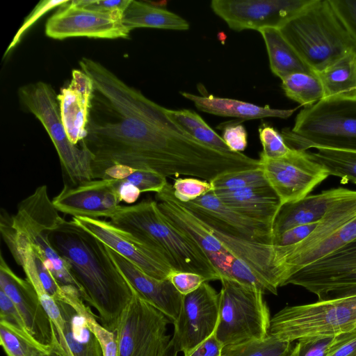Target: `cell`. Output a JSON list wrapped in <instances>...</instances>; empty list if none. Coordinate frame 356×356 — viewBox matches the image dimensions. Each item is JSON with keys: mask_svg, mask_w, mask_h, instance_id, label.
Wrapping results in <instances>:
<instances>
[{"mask_svg": "<svg viewBox=\"0 0 356 356\" xmlns=\"http://www.w3.org/2000/svg\"><path fill=\"white\" fill-rule=\"evenodd\" d=\"M106 99L116 120L89 116L81 145L92 156L93 179L118 164L208 181L255 166V160L241 152L218 151L195 140L170 120L165 108L122 80L109 86Z\"/></svg>", "mask_w": 356, "mask_h": 356, "instance_id": "obj_1", "label": "cell"}, {"mask_svg": "<svg viewBox=\"0 0 356 356\" xmlns=\"http://www.w3.org/2000/svg\"><path fill=\"white\" fill-rule=\"evenodd\" d=\"M49 239L67 262L83 301L98 312L101 324L115 332L134 289L113 259L109 248L72 219L62 222Z\"/></svg>", "mask_w": 356, "mask_h": 356, "instance_id": "obj_2", "label": "cell"}, {"mask_svg": "<svg viewBox=\"0 0 356 356\" xmlns=\"http://www.w3.org/2000/svg\"><path fill=\"white\" fill-rule=\"evenodd\" d=\"M110 219L114 225L145 240L172 270L199 274L207 282L220 280V273L204 252L168 222L157 202L120 205Z\"/></svg>", "mask_w": 356, "mask_h": 356, "instance_id": "obj_3", "label": "cell"}, {"mask_svg": "<svg viewBox=\"0 0 356 356\" xmlns=\"http://www.w3.org/2000/svg\"><path fill=\"white\" fill-rule=\"evenodd\" d=\"M279 29L314 74L356 50V42L337 17L329 0H312Z\"/></svg>", "mask_w": 356, "mask_h": 356, "instance_id": "obj_4", "label": "cell"}, {"mask_svg": "<svg viewBox=\"0 0 356 356\" xmlns=\"http://www.w3.org/2000/svg\"><path fill=\"white\" fill-rule=\"evenodd\" d=\"M291 148L356 152V98L326 97L304 107L292 129L282 131Z\"/></svg>", "mask_w": 356, "mask_h": 356, "instance_id": "obj_5", "label": "cell"}, {"mask_svg": "<svg viewBox=\"0 0 356 356\" xmlns=\"http://www.w3.org/2000/svg\"><path fill=\"white\" fill-rule=\"evenodd\" d=\"M219 316L216 335L224 347L264 339L270 316L264 293L229 278L220 280Z\"/></svg>", "mask_w": 356, "mask_h": 356, "instance_id": "obj_6", "label": "cell"}, {"mask_svg": "<svg viewBox=\"0 0 356 356\" xmlns=\"http://www.w3.org/2000/svg\"><path fill=\"white\" fill-rule=\"evenodd\" d=\"M355 328L356 295L287 306L271 318L268 334L293 342L311 336H334Z\"/></svg>", "mask_w": 356, "mask_h": 356, "instance_id": "obj_7", "label": "cell"}, {"mask_svg": "<svg viewBox=\"0 0 356 356\" xmlns=\"http://www.w3.org/2000/svg\"><path fill=\"white\" fill-rule=\"evenodd\" d=\"M18 95L22 105L46 129L71 185L93 179L92 156L83 145L79 147L70 141L61 120L58 95L51 86L42 81L27 84L19 89Z\"/></svg>", "mask_w": 356, "mask_h": 356, "instance_id": "obj_8", "label": "cell"}, {"mask_svg": "<svg viewBox=\"0 0 356 356\" xmlns=\"http://www.w3.org/2000/svg\"><path fill=\"white\" fill-rule=\"evenodd\" d=\"M170 320L136 291L118 322V356H167L171 347Z\"/></svg>", "mask_w": 356, "mask_h": 356, "instance_id": "obj_9", "label": "cell"}, {"mask_svg": "<svg viewBox=\"0 0 356 356\" xmlns=\"http://www.w3.org/2000/svg\"><path fill=\"white\" fill-rule=\"evenodd\" d=\"M259 160L269 186L282 205L309 195L330 176L327 170L307 151L291 148L284 157L270 159L259 156Z\"/></svg>", "mask_w": 356, "mask_h": 356, "instance_id": "obj_10", "label": "cell"}, {"mask_svg": "<svg viewBox=\"0 0 356 356\" xmlns=\"http://www.w3.org/2000/svg\"><path fill=\"white\" fill-rule=\"evenodd\" d=\"M219 316V293L208 282L182 296L177 319L173 322L171 347L175 353L189 354L216 330Z\"/></svg>", "mask_w": 356, "mask_h": 356, "instance_id": "obj_11", "label": "cell"}, {"mask_svg": "<svg viewBox=\"0 0 356 356\" xmlns=\"http://www.w3.org/2000/svg\"><path fill=\"white\" fill-rule=\"evenodd\" d=\"M312 0H213L211 8L236 31L280 29Z\"/></svg>", "mask_w": 356, "mask_h": 356, "instance_id": "obj_12", "label": "cell"}, {"mask_svg": "<svg viewBox=\"0 0 356 356\" xmlns=\"http://www.w3.org/2000/svg\"><path fill=\"white\" fill-rule=\"evenodd\" d=\"M72 220L145 274L158 280H167L172 270L159 254L137 234L121 229L111 221L86 217H73Z\"/></svg>", "mask_w": 356, "mask_h": 356, "instance_id": "obj_13", "label": "cell"}, {"mask_svg": "<svg viewBox=\"0 0 356 356\" xmlns=\"http://www.w3.org/2000/svg\"><path fill=\"white\" fill-rule=\"evenodd\" d=\"M122 18L121 13L90 10L76 6L70 1L48 19L45 33L58 40L77 36L127 38L130 31L124 26Z\"/></svg>", "mask_w": 356, "mask_h": 356, "instance_id": "obj_14", "label": "cell"}, {"mask_svg": "<svg viewBox=\"0 0 356 356\" xmlns=\"http://www.w3.org/2000/svg\"><path fill=\"white\" fill-rule=\"evenodd\" d=\"M301 286L321 298L325 293L356 286V239L301 268L284 286Z\"/></svg>", "mask_w": 356, "mask_h": 356, "instance_id": "obj_15", "label": "cell"}, {"mask_svg": "<svg viewBox=\"0 0 356 356\" xmlns=\"http://www.w3.org/2000/svg\"><path fill=\"white\" fill-rule=\"evenodd\" d=\"M155 197L168 222L204 252L220 273V280L227 278L234 256L211 230L176 198L172 185L168 183L161 192L156 193Z\"/></svg>", "mask_w": 356, "mask_h": 356, "instance_id": "obj_16", "label": "cell"}, {"mask_svg": "<svg viewBox=\"0 0 356 356\" xmlns=\"http://www.w3.org/2000/svg\"><path fill=\"white\" fill-rule=\"evenodd\" d=\"M181 203L208 227L239 239L273 243L272 225L245 216L224 204L213 192Z\"/></svg>", "mask_w": 356, "mask_h": 356, "instance_id": "obj_17", "label": "cell"}, {"mask_svg": "<svg viewBox=\"0 0 356 356\" xmlns=\"http://www.w3.org/2000/svg\"><path fill=\"white\" fill-rule=\"evenodd\" d=\"M0 289L15 305L31 337L42 348L49 351L57 337L55 326L32 284L15 274L2 254L0 256Z\"/></svg>", "mask_w": 356, "mask_h": 356, "instance_id": "obj_18", "label": "cell"}, {"mask_svg": "<svg viewBox=\"0 0 356 356\" xmlns=\"http://www.w3.org/2000/svg\"><path fill=\"white\" fill-rule=\"evenodd\" d=\"M356 216V191L350 190L334 201L312 232L301 242L289 246L275 245L277 266L282 286L293 274L299 260L337 231L342 225Z\"/></svg>", "mask_w": 356, "mask_h": 356, "instance_id": "obj_19", "label": "cell"}, {"mask_svg": "<svg viewBox=\"0 0 356 356\" xmlns=\"http://www.w3.org/2000/svg\"><path fill=\"white\" fill-rule=\"evenodd\" d=\"M52 202L59 212L95 219L111 218L121 202L115 179H103L65 185Z\"/></svg>", "mask_w": 356, "mask_h": 356, "instance_id": "obj_20", "label": "cell"}, {"mask_svg": "<svg viewBox=\"0 0 356 356\" xmlns=\"http://www.w3.org/2000/svg\"><path fill=\"white\" fill-rule=\"evenodd\" d=\"M109 252L134 291L172 323L175 322L179 314L182 295L170 281L154 278L112 249L109 248Z\"/></svg>", "mask_w": 356, "mask_h": 356, "instance_id": "obj_21", "label": "cell"}, {"mask_svg": "<svg viewBox=\"0 0 356 356\" xmlns=\"http://www.w3.org/2000/svg\"><path fill=\"white\" fill-rule=\"evenodd\" d=\"M208 228L234 257L245 262L268 285L271 293L277 294L282 280L277 267L274 245L239 239Z\"/></svg>", "mask_w": 356, "mask_h": 356, "instance_id": "obj_22", "label": "cell"}, {"mask_svg": "<svg viewBox=\"0 0 356 356\" xmlns=\"http://www.w3.org/2000/svg\"><path fill=\"white\" fill-rule=\"evenodd\" d=\"M348 191L333 188L282 205L273 223L274 237L294 227L318 222L330 204Z\"/></svg>", "mask_w": 356, "mask_h": 356, "instance_id": "obj_23", "label": "cell"}, {"mask_svg": "<svg viewBox=\"0 0 356 356\" xmlns=\"http://www.w3.org/2000/svg\"><path fill=\"white\" fill-rule=\"evenodd\" d=\"M181 95L191 101L199 110L212 115L222 117H232L241 120H254L266 118L286 119L297 110L278 109L268 105L261 106L243 101L208 95H197L187 92Z\"/></svg>", "mask_w": 356, "mask_h": 356, "instance_id": "obj_24", "label": "cell"}, {"mask_svg": "<svg viewBox=\"0 0 356 356\" xmlns=\"http://www.w3.org/2000/svg\"><path fill=\"white\" fill-rule=\"evenodd\" d=\"M224 204L252 220L273 226L282 207L268 186L235 191H212Z\"/></svg>", "mask_w": 356, "mask_h": 356, "instance_id": "obj_25", "label": "cell"}, {"mask_svg": "<svg viewBox=\"0 0 356 356\" xmlns=\"http://www.w3.org/2000/svg\"><path fill=\"white\" fill-rule=\"evenodd\" d=\"M92 96L79 92L70 84L57 95L63 124L70 141L76 145L87 136V125Z\"/></svg>", "mask_w": 356, "mask_h": 356, "instance_id": "obj_26", "label": "cell"}, {"mask_svg": "<svg viewBox=\"0 0 356 356\" xmlns=\"http://www.w3.org/2000/svg\"><path fill=\"white\" fill-rule=\"evenodd\" d=\"M122 23L129 30L153 28L175 31L189 29L188 22L181 16L145 2L131 0L122 14Z\"/></svg>", "mask_w": 356, "mask_h": 356, "instance_id": "obj_27", "label": "cell"}, {"mask_svg": "<svg viewBox=\"0 0 356 356\" xmlns=\"http://www.w3.org/2000/svg\"><path fill=\"white\" fill-rule=\"evenodd\" d=\"M266 44L272 72L280 79L297 72L313 73L285 39L279 29L259 31Z\"/></svg>", "mask_w": 356, "mask_h": 356, "instance_id": "obj_28", "label": "cell"}, {"mask_svg": "<svg viewBox=\"0 0 356 356\" xmlns=\"http://www.w3.org/2000/svg\"><path fill=\"white\" fill-rule=\"evenodd\" d=\"M324 98H356V50H353L316 73Z\"/></svg>", "mask_w": 356, "mask_h": 356, "instance_id": "obj_29", "label": "cell"}, {"mask_svg": "<svg viewBox=\"0 0 356 356\" xmlns=\"http://www.w3.org/2000/svg\"><path fill=\"white\" fill-rule=\"evenodd\" d=\"M55 300H61L72 305L84 318L86 325L98 339L103 356H118L116 332L98 323L90 307L83 302L79 290L73 286H62V292Z\"/></svg>", "mask_w": 356, "mask_h": 356, "instance_id": "obj_30", "label": "cell"}, {"mask_svg": "<svg viewBox=\"0 0 356 356\" xmlns=\"http://www.w3.org/2000/svg\"><path fill=\"white\" fill-rule=\"evenodd\" d=\"M165 111L171 120L195 140L218 151L233 152L222 138L196 112L188 109L168 108Z\"/></svg>", "mask_w": 356, "mask_h": 356, "instance_id": "obj_31", "label": "cell"}, {"mask_svg": "<svg viewBox=\"0 0 356 356\" xmlns=\"http://www.w3.org/2000/svg\"><path fill=\"white\" fill-rule=\"evenodd\" d=\"M281 80L286 96L300 106H312L324 98L322 84L314 73H293Z\"/></svg>", "mask_w": 356, "mask_h": 356, "instance_id": "obj_32", "label": "cell"}, {"mask_svg": "<svg viewBox=\"0 0 356 356\" xmlns=\"http://www.w3.org/2000/svg\"><path fill=\"white\" fill-rule=\"evenodd\" d=\"M309 152L312 158L323 166L330 176L339 177L341 183L356 184V152L319 148Z\"/></svg>", "mask_w": 356, "mask_h": 356, "instance_id": "obj_33", "label": "cell"}, {"mask_svg": "<svg viewBox=\"0 0 356 356\" xmlns=\"http://www.w3.org/2000/svg\"><path fill=\"white\" fill-rule=\"evenodd\" d=\"M292 342L268 334L264 339L235 346L224 347L221 356H290Z\"/></svg>", "mask_w": 356, "mask_h": 356, "instance_id": "obj_34", "label": "cell"}, {"mask_svg": "<svg viewBox=\"0 0 356 356\" xmlns=\"http://www.w3.org/2000/svg\"><path fill=\"white\" fill-rule=\"evenodd\" d=\"M211 183L213 191H235L269 186L261 167L225 173Z\"/></svg>", "mask_w": 356, "mask_h": 356, "instance_id": "obj_35", "label": "cell"}, {"mask_svg": "<svg viewBox=\"0 0 356 356\" xmlns=\"http://www.w3.org/2000/svg\"><path fill=\"white\" fill-rule=\"evenodd\" d=\"M0 344L7 356H41L49 352L1 323Z\"/></svg>", "mask_w": 356, "mask_h": 356, "instance_id": "obj_36", "label": "cell"}, {"mask_svg": "<svg viewBox=\"0 0 356 356\" xmlns=\"http://www.w3.org/2000/svg\"><path fill=\"white\" fill-rule=\"evenodd\" d=\"M259 135L263 148L260 153L261 157L280 159L287 156L291 151L282 134L271 126L263 124L259 128Z\"/></svg>", "mask_w": 356, "mask_h": 356, "instance_id": "obj_37", "label": "cell"}, {"mask_svg": "<svg viewBox=\"0 0 356 356\" xmlns=\"http://www.w3.org/2000/svg\"><path fill=\"white\" fill-rule=\"evenodd\" d=\"M173 193L181 202H189L213 191L211 181L198 178L176 179L172 184Z\"/></svg>", "mask_w": 356, "mask_h": 356, "instance_id": "obj_38", "label": "cell"}, {"mask_svg": "<svg viewBox=\"0 0 356 356\" xmlns=\"http://www.w3.org/2000/svg\"><path fill=\"white\" fill-rule=\"evenodd\" d=\"M0 323L8 326L10 329L13 330L16 332L26 338L27 339L39 345L30 334L25 324V322L14 302L1 289Z\"/></svg>", "mask_w": 356, "mask_h": 356, "instance_id": "obj_39", "label": "cell"}, {"mask_svg": "<svg viewBox=\"0 0 356 356\" xmlns=\"http://www.w3.org/2000/svg\"><path fill=\"white\" fill-rule=\"evenodd\" d=\"M227 278L244 286L259 289L264 293H271L268 285L245 262L235 257L229 264Z\"/></svg>", "mask_w": 356, "mask_h": 356, "instance_id": "obj_40", "label": "cell"}, {"mask_svg": "<svg viewBox=\"0 0 356 356\" xmlns=\"http://www.w3.org/2000/svg\"><path fill=\"white\" fill-rule=\"evenodd\" d=\"M138 188L140 193L161 192L168 183L167 177L156 172L134 169L132 172L123 179Z\"/></svg>", "mask_w": 356, "mask_h": 356, "instance_id": "obj_41", "label": "cell"}, {"mask_svg": "<svg viewBox=\"0 0 356 356\" xmlns=\"http://www.w3.org/2000/svg\"><path fill=\"white\" fill-rule=\"evenodd\" d=\"M333 339L331 335L302 338L294 346L291 356H327Z\"/></svg>", "mask_w": 356, "mask_h": 356, "instance_id": "obj_42", "label": "cell"}, {"mask_svg": "<svg viewBox=\"0 0 356 356\" xmlns=\"http://www.w3.org/2000/svg\"><path fill=\"white\" fill-rule=\"evenodd\" d=\"M337 17L356 42V0H329Z\"/></svg>", "mask_w": 356, "mask_h": 356, "instance_id": "obj_43", "label": "cell"}, {"mask_svg": "<svg viewBox=\"0 0 356 356\" xmlns=\"http://www.w3.org/2000/svg\"><path fill=\"white\" fill-rule=\"evenodd\" d=\"M168 280L182 296L189 294L197 289L207 279L197 273L172 270Z\"/></svg>", "mask_w": 356, "mask_h": 356, "instance_id": "obj_44", "label": "cell"}, {"mask_svg": "<svg viewBox=\"0 0 356 356\" xmlns=\"http://www.w3.org/2000/svg\"><path fill=\"white\" fill-rule=\"evenodd\" d=\"M30 244V243H29ZM30 250L39 279L47 293L54 299L62 291V286L47 268L40 256L35 252L30 244Z\"/></svg>", "mask_w": 356, "mask_h": 356, "instance_id": "obj_45", "label": "cell"}, {"mask_svg": "<svg viewBox=\"0 0 356 356\" xmlns=\"http://www.w3.org/2000/svg\"><path fill=\"white\" fill-rule=\"evenodd\" d=\"M222 138L233 152H241L248 145V133L240 123L225 124Z\"/></svg>", "mask_w": 356, "mask_h": 356, "instance_id": "obj_46", "label": "cell"}, {"mask_svg": "<svg viewBox=\"0 0 356 356\" xmlns=\"http://www.w3.org/2000/svg\"><path fill=\"white\" fill-rule=\"evenodd\" d=\"M70 1L66 0H44L41 1L25 19L24 24L16 33L13 40L10 44L5 55L12 49L20 40L24 33L37 21L41 16L56 6L65 5Z\"/></svg>", "mask_w": 356, "mask_h": 356, "instance_id": "obj_47", "label": "cell"}, {"mask_svg": "<svg viewBox=\"0 0 356 356\" xmlns=\"http://www.w3.org/2000/svg\"><path fill=\"white\" fill-rule=\"evenodd\" d=\"M327 356H356V328L334 335Z\"/></svg>", "mask_w": 356, "mask_h": 356, "instance_id": "obj_48", "label": "cell"}, {"mask_svg": "<svg viewBox=\"0 0 356 356\" xmlns=\"http://www.w3.org/2000/svg\"><path fill=\"white\" fill-rule=\"evenodd\" d=\"M318 222L296 226L276 236L273 245L289 246L296 245L306 238L317 226Z\"/></svg>", "mask_w": 356, "mask_h": 356, "instance_id": "obj_49", "label": "cell"}, {"mask_svg": "<svg viewBox=\"0 0 356 356\" xmlns=\"http://www.w3.org/2000/svg\"><path fill=\"white\" fill-rule=\"evenodd\" d=\"M131 0H74L72 3L76 6L104 13L119 12L123 14Z\"/></svg>", "mask_w": 356, "mask_h": 356, "instance_id": "obj_50", "label": "cell"}, {"mask_svg": "<svg viewBox=\"0 0 356 356\" xmlns=\"http://www.w3.org/2000/svg\"><path fill=\"white\" fill-rule=\"evenodd\" d=\"M223 346L217 339L216 331L186 356H221Z\"/></svg>", "mask_w": 356, "mask_h": 356, "instance_id": "obj_51", "label": "cell"}, {"mask_svg": "<svg viewBox=\"0 0 356 356\" xmlns=\"http://www.w3.org/2000/svg\"><path fill=\"white\" fill-rule=\"evenodd\" d=\"M115 181V187L120 202L131 204L138 199L141 193L140 190L133 184L124 180Z\"/></svg>", "mask_w": 356, "mask_h": 356, "instance_id": "obj_52", "label": "cell"}, {"mask_svg": "<svg viewBox=\"0 0 356 356\" xmlns=\"http://www.w3.org/2000/svg\"><path fill=\"white\" fill-rule=\"evenodd\" d=\"M356 295V286L343 288L339 289H335L331 291L325 295H323L321 298L318 299L319 300H328V299H334L339 298L348 297L351 296Z\"/></svg>", "mask_w": 356, "mask_h": 356, "instance_id": "obj_53", "label": "cell"}, {"mask_svg": "<svg viewBox=\"0 0 356 356\" xmlns=\"http://www.w3.org/2000/svg\"><path fill=\"white\" fill-rule=\"evenodd\" d=\"M41 356H63L60 352V344L56 337L49 352L44 353Z\"/></svg>", "mask_w": 356, "mask_h": 356, "instance_id": "obj_54", "label": "cell"}, {"mask_svg": "<svg viewBox=\"0 0 356 356\" xmlns=\"http://www.w3.org/2000/svg\"><path fill=\"white\" fill-rule=\"evenodd\" d=\"M291 356V355H290Z\"/></svg>", "mask_w": 356, "mask_h": 356, "instance_id": "obj_55", "label": "cell"}]
</instances>
